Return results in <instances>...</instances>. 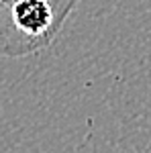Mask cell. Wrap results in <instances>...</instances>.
Segmentation results:
<instances>
[{
  "instance_id": "cell-1",
  "label": "cell",
  "mask_w": 151,
  "mask_h": 153,
  "mask_svg": "<svg viewBox=\"0 0 151 153\" xmlns=\"http://www.w3.org/2000/svg\"><path fill=\"white\" fill-rule=\"evenodd\" d=\"M80 0H0V57L49 47Z\"/></svg>"
}]
</instances>
